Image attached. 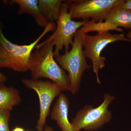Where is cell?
Listing matches in <instances>:
<instances>
[{
    "label": "cell",
    "mask_w": 131,
    "mask_h": 131,
    "mask_svg": "<svg viewBox=\"0 0 131 131\" xmlns=\"http://www.w3.org/2000/svg\"><path fill=\"white\" fill-rule=\"evenodd\" d=\"M54 46L52 41L46 40L37 45L30 57L29 70L32 79L48 78L59 85L62 91H69V75L55 60Z\"/></svg>",
    "instance_id": "6da1fadb"
},
{
    "label": "cell",
    "mask_w": 131,
    "mask_h": 131,
    "mask_svg": "<svg viewBox=\"0 0 131 131\" xmlns=\"http://www.w3.org/2000/svg\"><path fill=\"white\" fill-rule=\"evenodd\" d=\"M57 24L50 22L42 33L30 44L18 45L9 41L3 34L4 26L0 21V68L26 72L29 70V60L34 48L42 38L50 32L55 31Z\"/></svg>",
    "instance_id": "7a4b0ae2"
},
{
    "label": "cell",
    "mask_w": 131,
    "mask_h": 131,
    "mask_svg": "<svg viewBox=\"0 0 131 131\" xmlns=\"http://www.w3.org/2000/svg\"><path fill=\"white\" fill-rule=\"evenodd\" d=\"M86 34L81 28L78 30L74 36L70 51L63 55L54 56L57 63L69 73L70 80L69 91L75 94L79 91L83 74L91 68L88 64L83 47V39Z\"/></svg>",
    "instance_id": "3957f363"
},
{
    "label": "cell",
    "mask_w": 131,
    "mask_h": 131,
    "mask_svg": "<svg viewBox=\"0 0 131 131\" xmlns=\"http://www.w3.org/2000/svg\"><path fill=\"white\" fill-rule=\"evenodd\" d=\"M115 98L111 94L106 93L103 101L100 106L94 107L86 105L78 111L71 122L75 130L96 131L108 123L112 118V114L108 108Z\"/></svg>",
    "instance_id": "277c9868"
},
{
    "label": "cell",
    "mask_w": 131,
    "mask_h": 131,
    "mask_svg": "<svg viewBox=\"0 0 131 131\" xmlns=\"http://www.w3.org/2000/svg\"><path fill=\"white\" fill-rule=\"evenodd\" d=\"M94 35L85 34L83 39L84 54L92 62L94 73L96 77V82L101 84L99 77V71L105 66L106 58L101 56L103 49L109 44L118 41L131 42V39L125 37V35L112 34L108 31H99Z\"/></svg>",
    "instance_id": "5b68a950"
},
{
    "label": "cell",
    "mask_w": 131,
    "mask_h": 131,
    "mask_svg": "<svg viewBox=\"0 0 131 131\" xmlns=\"http://www.w3.org/2000/svg\"><path fill=\"white\" fill-rule=\"evenodd\" d=\"M123 0H79L67 1L71 19L90 18L95 23L103 22L106 16L114 7L123 4Z\"/></svg>",
    "instance_id": "8992f818"
},
{
    "label": "cell",
    "mask_w": 131,
    "mask_h": 131,
    "mask_svg": "<svg viewBox=\"0 0 131 131\" xmlns=\"http://www.w3.org/2000/svg\"><path fill=\"white\" fill-rule=\"evenodd\" d=\"M89 20L75 21L71 18L68 5L65 2L62 4L59 18L57 21V28L53 33L46 41H51L55 47L54 56L59 54L63 47L65 51H69L73 44L74 36L78 30Z\"/></svg>",
    "instance_id": "52a82bcc"
},
{
    "label": "cell",
    "mask_w": 131,
    "mask_h": 131,
    "mask_svg": "<svg viewBox=\"0 0 131 131\" xmlns=\"http://www.w3.org/2000/svg\"><path fill=\"white\" fill-rule=\"evenodd\" d=\"M22 82L26 87L34 90L38 96L40 113L36 128L38 131H43L51 103L54 98L61 94L62 89L58 84L51 81L32 78L23 79Z\"/></svg>",
    "instance_id": "ba28073f"
},
{
    "label": "cell",
    "mask_w": 131,
    "mask_h": 131,
    "mask_svg": "<svg viewBox=\"0 0 131 131\" xmlns=\"http://www.w3.org/2000/svg\"><path fill=\"white\" fill-rule=\"evenodd\" d=\"M123 4L111 9L106 16L105 22H92L91 31L98 32L115 30L122 32L123 30L118 28L119 27L126 29L131 28V10L123 7Z\"/></svg>",
    "instance_id": "9c48e42d"
},
{
    "label": "cell",
    "mask_w": 131,
    "mask_h": 131,
    "mask_svg": "<svg viewBox=\"0 0 131 131\" xmlns=\"http://www.w3.org/2000/svg\"><path fill=\"white\" fill-rule=\"evenodd\" d=\"M69 106L68 97L64 94H60L52 108L51 118L56 122L61 131H77L74 129L68 119Z\"/></svg>",
    "instance_id": "30bf717a"
},
{
    "label": "cell",
    "mask_w": 131,
    "mask_h": 131,
    "mask_svg": "<svg viewBox=\"0 0 131 131\" xmlns=\"http://www.w3.org/2000/svg\"><path fill=\"white\" fill-rule=\"evenodd\" d=\"M5 1L3 2L5 4L9 3L10 5L14 4L18 5V15H30L34 19L37 25L40 27L45 28L50 23L40 12L38 0H12Z\"/></svg>",
    "instance_id": "8fae6325"
},
{
    "label": "cell",
    "mask_w": 131,
    "mask_h": 131,
    "mask_svg": "<svg viewBox=\"0 0 131 131\" xmlns=\"http://www.w3.org/2000/svg\"><path fill=\"white\" fill-rule=\"evenodd\" d=\"M21 101L17 89L0 84V109L11 111L13 107L19 104Z\"/></svg>",
    "instance_id": "7c38bea8"
},
{
    "label": "cell",
    "mask_w": 131,
    "mask_h": 131,
    "mask_svg": "<svg viewBox=\"0 0 131 131\" xmlns=\"http://www.w3.org/2000/svg\"><path fill=\"white\" fill-rule=\"evenodd\" d=\"M38 6L42 14L49 22L57 21L61 13L62 0H38Z\"/></svg>",
    "instance_id": "4fadbf2b"
},
{
    "label": "cell",
    "mask_w": 131,
    "mask_h": 131,
    "mask_svg": "<svg viewBox=\"0 0 131 131\" xmlns=\"http://www.w3.org/2000/svg\"><path fill=\"white\" fill-rule=\"evenodd\" d=\"M10 116L9 110L0 109V131H11L9 126Z\"/></svg>",
    "instance_id": "5bb4252c"
},
{
    "label": "cell",
    "mask_w": 131,
    "mask_h": 131,
    "mask_svg": "<svg viewBox=\"0 0 131 131\" xmlns=\"http://www.w3.org/2000/svg\"><path fill=\"white\" fill-rule=\"evenodd\" d=\"M122 6L126 9L131 10V0L125 1V2L122 5Z\"/></svg>",
    "instance_id": "9a60e30c"
},
{
    "label": "cell",
    "mask_w": 131,
    "mask_h": 131,
    "mask_svg": "<svg viewBox=\"0 0 131 131\" xmlns=\"http://www.w3.org/2000/svg\"><path fill=\"white\" fill-rule=\"evenodd\" d=\"M6 80L7 78L6 76L3 74L0 71V84H3Z\"/></svg>",
    "instance_id": "2e32d148"
},
{
    "label": "cell",
    "mask_w": 131,
    "mask_h": 131,
    "mask_svg": "<svg viewBox=\"0 0 131 131\" xmlns=\"http://www.w3.org/2000/svg\"><path fill=\"white\" fill-rule=\"evenodd\" d=\"M11 131H25L23 128L19 127H16Z\"/></svg>",
    "instance_id": "e0dca14e"
},
{
    "label": "cell",
    "mask_w": 131,
    "mask_h": 131,
    "mask_svg": "<svg viewBox=\"0 0 131 131\" xmlns=\"http://www.w3.org/2000/svg\"><path fill=\"white\" fill-rule=\"evenodd\" d=\"M44 131H53V129L50 127L48 126H45Z\"/></svg>",
    "instance_id": "ac0fdd59"
},
{
    "label": "cell",
    "mask_w": 131,
    "mask_h": 131,
    "mask_svg": "<svg viewBox=\"0 0 131 131\" xmlns=\"http://www.w3.org/2000/svg\"><path fill=\"white\" fill-rule=\"evenodd\" d=\"M126 37H127V38L131 39V30L126 35Z\"/></svg>",
    "instance_id": "d6986e66"
}]
</instances>
